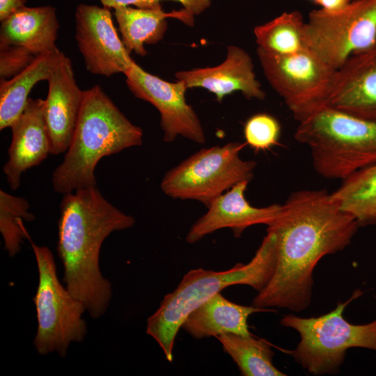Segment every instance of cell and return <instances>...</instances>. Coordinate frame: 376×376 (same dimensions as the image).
<instances>
[{
	"mask_svg": "<svg viewBox=\"0 0 376 376\" xmlns=\"http://www.w3.org/2000/svg\"><path fill=\"white\" fill-rule=\"evenodd\" d=\"M359 227L356 219L326 190L291 194L267 226L276 237V264L269 283L258 292L252 305L292 312L307 308L318 263L347 246Z\"/></svg>",
	"mask_w": 376,
	"mask_h": 376,
	"instance_id": "obj_1",
	"label": "cell"
},
{
	"mask_svg": "<svg viewBox=\"0 0 376 376\" xmlns=\"http://www.w3.org/2000/svg\"><path fill=\"white\" fill-rule=\"evenodd\" d=\"M134 224V218L109 203L97 186L63 194L57 242L63 281L92 318L106 312L112 296L111 284L100 269L102 244L113 232Z\"/></svg>",
	"mask_w": 376,
	"mask_h": 376,
	"instance_id": "obj_2",
	"label": "cell"
},
{
	"mask_svg": "<svg viewBox=\"0 0 376 376\" xmlns=\"http://www.w3.org/2000/svg\"><path fill=\"white\" fill-rule=\"evenodd\" d=\"M142 143V130L127 119L100 86L83 91L70 144L52 173L53 189L65 194L97 186L95 169L102 157Z\"/></svg>",
	"mask_w": 376,
	"mask_h": 376,
	"instance_id": "obj_3",
	"label": "cell"
},
{
	"mask_svg": "<svg viewBox=\"0 0 376 376\" xmlns=\"http://www.w3.org/2000/svg\"><path fill=\"white\" fill-rule=\"evenodd\" d=\"M267 233L247 264L238 263L221 272L191 269L173 292L164 296L158 309L147 320L146 333L155 340L167 361H173L175 337L195 308L230 285H246L258 292L267 285L276 264V237L273 231Z\"/></svg>",
	"mask_w": 376,
	"mask_h": 376,
	"instance_id": "obj_4",
	"label": "cell"
},
{
	"mask_svg": "<svg viewBox=\"0 0 376 376\" xmlns=\"http://www.w3.org/2000/svg\"><path fill=\"white\" fill-rule=\"evenodd\" d=\"M295 139L306 145L318 173L345 179L376 163V121L325 105L299 122Z\"/></svg>",
	"mask_w": 376,
	"mask_h": 376,
	"instance_id": "obj_5",
	"label": "cell"
},
{
	"mask_svg": "<svg viewBox=\"0 0 376 376\" xmlns=\"http://www.w3.org/2000/svg\"><path fill=\"white\" fill-rule=\"evenodd\" d=\"M362 292L357 290L350 299L338 302L329 313L311 318L294 314L284 315L281 324L298 332L300 340L291 355L302 368L314 375L334 374L352 347L376 351V319L363 324L347 321L343 312Z\"/></svg>",
	"mask_w": 376,
	"mask_h": 376,
	"instance_id": "obj_6",
	"label": "cell"
},
{
	"mask_svg": "<svg viewBox=\"0 0 376 376\" xmlns=\"http://www.w3.org/2000/svg\"><path fill=\"white\" fill-rule=\"evenodd\" d=\"M27 240L38 271V284L33 297L38 322L33 345L41 355L56 352L64 357L70 345L82 342L86 335L87 325L82 317L86 310L61 283L50 249L36 244L29 235Z\"/></svg>",
	"mask_w": 376,
	"mask_h": 376,
	"instance_id": "obj_7",
	"label": "cell"
},
{
	"mask_svg": "<svg viewBox=\"0 0 376 376\" xmlns=\"http://www.w3.org/2000/svg\"><path fill=\"white\" fill-rule=\"evenodd\" d=\"M246 145L230 142L201 149L164 174L162 191L173 198L197 201L207 207L235 185L253 178L256 162L240 156Z\"/></svg>",
	"mask_w": 376,
	"mask_h": 376,
	"instance_id": "obj_8",
	"label": "cell"
},
{
	"mask_svg": "<svg viewBox=\"0 0 376 376\" xmlns=\"http://www.w3.org/2000/svg\"><path fill=\"white\" fill-rule=\"evenodd\" d=\"M306 37L311 51L339 69L352 55L376 45V0H353L336 11H311Z\"/></svg>",
	"mask_w": 376,
	"mask_h": 376,
	"instance_id": "obj_9",
	"label": "cell"
},
{
	"mask_svg": "<svg viewBox=\"0 0 376 376\" xmlns=\"http://www.w3.org/2000/svg\"><path fill=\"white\" fill-rule=\"evenodd\" d=\"M265 77L298 121L327 104L336 70L310 49L281 55L257 48Z\"/></svg>",
	"mask_w": 376,
	"mask_h": 376,
	"instance_id": "obj_10",
	"label": "cell"
},
{
	"mask_svg": "<svg viewBox=\"0 0 376 376\" xmlns=\"http://www.w3.org/2000/svg\"><path fill=\"white\" fill-rule=\"evenodd\" d=\"M123 74L134 96L150 103L158 110L165 142H172L178 136L196 143L205 141L200 120L186 102L187 88L183 82L166 81L146 72L135 62Z\"/></svg>",
	"mask_w": 376,
	"mask_h": 376,
	"instance_id": "obj_11",
	"label": "cell"
},
{
	"mask_svg": "<svg viewBox=\"0 0 376 376\" xmlns=\"http://www.w3.org/2000/svg\"><path fill=\"white\" fill-rule=\"evenodd\" d=\"M75 17V39L88 71L110 77L124 73L134 62L118 37L109 8L79 3Z\"/></svg>",
	"mask_w": 376,
	"mask_h": 376,
	"instance_id": "obj_12",
	"label": "cell"
},
{
	"mask_svg": "<svg viewBox=\"0 0 376 376\" xmlns=\"http://www.w3.org/2000/svg\"><path fill=\"white\" fill-rule=\"evenodd\" d=\"M44 116L51 142V155L65 153L72 140L82 98L75 80L72 62L60 52L47 80Z\"/></svg>",
	"mask_w": 376,
	"mask_h": 376,
	"instance_id": "obj_13",
	"label": "cell"
},
{
	"mask_svg": "<svg viewBox=\"0 0 376 376\" xmlns=\"http://www.w3.org/2000/svg\"><path fill=\"white\" fill-rule=\"evenodd\" d=\"M249 181H242L219 196L207 207V211L191 227L186 241L194 244L219 229L230 228L235 237L241 236L248 227L256 224L269 226L279 214L282 205L257 207L245 197Z\"/></svg>",
	"mask_w": 376,
	"mask_h": 376,
	"instance_id": "obj_14",
	"label": "cell"
},
{
	"mask_svg": "<svg viewBox=\"0 0 376 376\" xmlns=\"http://www.w3.org/2000/svg\"><path fill=\"white\" fill-rule=\"evenodd\" d=\"M327 104L376 121V45L352 55L336 70Z\"/></svg>",
	"mask_w": 376,
	"mask_h": 376,
	"instance_id": "obj_15",
	"label": "cell"
},
{
	"mask_svg": "<svg viewBox=\"0 0 376 376\" xmlns=\"http://www.w3.org/2000/svg\"><path fill=\"white\" fill-rule=\"evenodd\" d=\"M44 105L45 100L29 97L23 113L10 127L12 140L3 171L11 190L19 188L24 171L39 165L51 154Z\"/></svg>",
	"mask_w": 376,
	"mask_h": 376,
	"instance_id": "obj_16",
	"label": "cell"
},
{
	"mask_svg": "<svg viewBox=\"0 0 376 376\" xmlns=\"http://www.w3.org/2000/svg\"><path fill=\"white\" fill-rule=\"evenodd\" d=\"M175 77L187 88L207 89L216 95L219 102H221L225 95L235 91H240L249 100H263L265 97L253 72L251 56L237 46L227 47L226 58L219 65L179 71Z\"/></svg>",
	"mask_w": 376,
	"mask_h": 376,
	"instance_id": "obj_17",
	"label": "cell"
},
{
	"mask_svg": "<svg viewBox=\"0 0 376 376\" xmlns=\"http://www.w3.org/2000/svg\"><path fill=\"white\" fill-rule=\"evenodd\" d=\"M0 44L22 46L36 56L57 52L59 24L50 6H23L1 22Z\"/></svg>",
	"mask_w": 376,
	"mask_h": 376,
	"instance_id": "obj_18",
	"label": "cell"
},
{
	"mask_svg": "<svg viewBox=\"0 0 376 376\" xmlns=\"http://www.w3.org/2000/svg\"><path fill=\"white\" fill-rule=\"evenodd\" d=\"M273 311L276 310L233 303L219 292L191 311L181 327L198 339L225 333L248 336L251 334L247 324L250 315Z\"/></svg>",
	"mask_w": 376,
	"mask_h": 376,
	"instance_id": "obj_19",
	"label": "cell"
},
{
	"mask_svg": "<svg viewBox=\"0 0 376 376\" xmlns=\"http://www.w3.org/2000/svg\"><path fill=\"white\" fill-rule=\"evenodd\" d=\"M122 41L130 54H147L144 44H155L162 39L167 28V17L178 19L192 26L194 17L184 8L164 13L162 9H144L123 6L114 9Z\"/></svg>",
	"mask_w": 376,
	"mask_h": 376,
	"instance_id": "obj_20",
	"label": "cell"
},
{
	"mask_svg": "<svg viewBox=\"0 0 376 376\" xmlns=\"http://www.w3.org/2000/svg\"><path fill=\"white\" fill-rule=\"evenodd\" d=\"M60 52L40 54L17 75L1 79V130L11 127L22 115L33 87L40 81L48 80Z\"/></svg>",
	"mask_w": 376,
	"mask_h": 376,
	"instance_id": "obj_21",
	"label": "cell"
},
{
	"mask_svg": "<svg viewBox=\"0 0 376 376\" xmlns=\"http://www.w3.org/2000/svg\"><path fill=\"white\" fill-rule=\"evenodd\" d=\"M331 194L341 208L356 219L359 227L376 225V163L343 180Z\"/></svg>",
	"mask_w": 376,
	"mask_h": 376,
	"instance_id": "obj_22",
	"label": "cell"
},
{
	"mask_svg": "<svg viewBox=\"0 0 376 376\" xmlns=\"http://www.w3.org/2000/svg\"><path fill=\"white\" fill-rule=\"evenodd\" d=\"M216 338L244 376H284L273 363L274 355L265 341L251 335L225 333Z\"/></svg>",
	"mask_w": 376,
	"mask_h": 376,
	"instance_id": "obj_23",
	"label": "cell"
},
{
	"mask_svg": "<svg viewBox=\"0 0 376 376\" xmlns=\"http://www.w3.org/2000/svg\"><path fill=\"white\" fill-rule=\"evenodd\" d=\"M253 33L258 47L274 54H292L309 49L306 22L298 11L284 12L272 20L256 26Z\"/></svg>",
	"mask_w": 376,
	"mask_h": 376,
	"instance_id": "obj_24",
	"label": "cell"
},
{
	"mask_svg": "<svg viewBox=\"0 0 376 376\" xmlns=\"http://www.w3.org/2000/svg\"><path fill=\"white\" fill-rule=\"evenodd\" d=\"M29 208L26 198L0 190V232L4 249L10 257L20 251L24 239L28 237L23 221L30 222L36 218Z\"/></svg>",
	"mask_w": 376,
	"mask_h": 376,
	"instance_id": "obj_25",
	"label": "cell"
},
{
	"mask_svg": "<svg viewBox=\"0 0 376 376\" xmlns=\"http://www.w3.org/2000/svg\"><path fill=\"white\" fill-rule=\"evenodd\" d=\"M244 135L246 144L256 151L269 150L279 144L281 125L272 115L256 113L245 123Z\"/></svg>",
	"mask_w": 376,
	"mask_h": 376,
	"instance_id": "obj_26",
	"label": "cell"
},
{
	"mask_svg": "<svg viewBox=\"0 0 376 376\" xmlns=\"http://www.w3.org/2000/svg\"><path fill=\"white\" fill-rule=\"evenodd\" d=\"M37 57L19 45L0 44L1 79H9L25 70Z\"/></svg>",
	"mask_w": 376,
	"mask_h": 376,
	"instance_id": "obj_27",
	"label": "cell"
},
{
	"mask_svg": "<svg viewBox=\"0 0 376 376\" xmlns=\"http://www.w3.org/2000/svg\"><path fill=\"white\" fill-rule=\"evenodd\" d=\"M102 6L109 9L130 6L131 5L144 9H162L160 1L163 0H100ZM180 2L189 13H194L199 5V0H174Z\"/></svg>",
	"mask_w": 376,
	"mask_h": 376,
	"instance_id": "obj_28",
	"label": "cell"
},
{
	"mask_svg": "<svg viewBox=\"0 0 376 376\" xmlns=\"http://www.w3.org/2000/svg\"><path fill=\"white\" fill-rule=\"evenodd\" d=\"M26 0H0V21L25 6Z\"/></svg>",
	"mask_w": 376,
	"mask_h": 376,
	"instance_id": "obj_29",
	"label": "cell"
},
{
	"mask_svg": "<svg viewBox=\"0 0 376 376\" xmlns=\"http://www.w3.org/2000/svg\"><path fill=\"white\" fill-rule=\"evenodd\" d=\"M352 0H319L317 5L329 11H336L346 7Z\"/></svg>",
	"mask_w": 376,
	"mask_h": 376,
	"instance_id": "obj_30",
	"label": "cell"
},
{
	"mask_svg": "<svg viewBox=\"0 0 376 376\" xmlns=\"http://www.w3.org/2000/svg\"><path fill=\"white\" fill-rule=\"evenodd\" d=\"M310 1H312L313 3L317 4L319 0H310Z\"/></svg>",
	"mask_w": 376,
	"mask_h": 376,
	"instance_id": "obj_31",
	"label": "cell"
}]
</instances>
